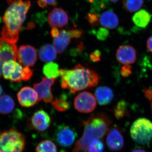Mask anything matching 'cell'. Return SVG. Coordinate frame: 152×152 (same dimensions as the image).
<instances>
[{
    "mask_svg": "<svg viewBox=\"0 0 152 152\" xmlns=\"http://www.w3.org/2000/svg\"><path fill=\"white\" fill-rule=\"evenodd\" d=\"M7 2L9 6L3 17L5 25L2 30V38L10 43L15 44L31 3L23 0H7Z\"/></svg>",
    "mask_w": 152,
    "mask_h": 152,
    "instance_id": "obj_1",
    "label": "cell"
},
{
    "mask_svg": "<svg viewBox=\"0 0 152 152\" xmlns=\"http://www.w3.org/2000/svg\"><path fill=\"white\" fill-rule=\"evenodd\" d=\"M61 87L68 89L73 94L79 91L96 86L100 82L96 72L77 64L72 69L59 70Z\"/></svg>",
    "mask_w": 152,
    "mask_h": 152,
    "instance_id": "obj_2",
    "label": "cell"
},
{
    "mask_svg": "<svg viewBox=\"0 0 152 152\" xmlns=\"http://www.w3.org/2000/svg\"><path fill=\"white\" fill-rule=\"evenodd\" d=\"M111 121L104 113L91 115L83 121L84 131L75 145L73 152H87L89 145L94 139H101L110 129Z\"/></svg>",
    "mask_w": 152,
    "mask_h": 152,
    "instance_id": "obj_3",
    "label": "cell"
},
{
    "mask_svg": "<svg viewBox=\"0 0 152 152\" xmlns=\"http://www.w3.org/2000/svg\"><path fill=\"white\" fill-rule=\"evenodd\" d=\"M25 145L24 136L15 129L0 133V151L2 152H22Z\"/></svg>",
    "mask_w": 152,
    "mask_h": 152,
    "instance_id": "obj_4",
    "label": "cell"
},
{
    "mask_svg": "<svg viewBox=\"0 0 152 152\" xmlns=\"http://www.w3.org/2000/svg\"><path fill=\"white\" fill-rule=\"evenodd\" d=\"M132 139L137 143L145 145L152 140V123L145 118L136 120L130 129Z\"/></svg>",
    "mask_w": 152,
    "mask_h": 152,
    "instance_id": "obj_5",
    "label": "cell"
},
{
    "mask_svg": "<svg viewBox=\"0 0 152 152\" xmlns=\"http://www.w3.org/2000/svg\"><path fill=\"white\" fill-rule=\"evenodd\" d=\"M96 105V99L93 94L88 92H82L74 100L75 108L83 113H88L94 111Z\"/></svg>",
    "mask_w": 152,
    "mask_h": 152,
    "instance_id": "obj_6",
    "label": "cell"
},
{
    "mask_svg": "<svg viewBox=\"0 0 152 152\" xmlns=\"http://www.w3.org/2000/svg\"><path fill=\"white\" fill-rule=\"evenodd\" d=\"M56 79L45 77L41 82L34 84V89L38 95V101L43 100L45 102H51L53 100L52 87L56 82Z\"/></svg>",
    "mask_w": 152,
    "mask_h": 152,
    "instance_id": "obj_7",
    "label": "cell"
},
{
    "mask_svg": "<svg viewBox=\"0 0 152 152\" xmlns=\"http://www.w3.org/2000/svg\"><path fill=\"white\" fill-rule=\"evenodd\" d=\"M55 135L57 142L60 146L64 147L72 146L77 137V134L75 129L65 125L59 126Z\"/></svg>",
    "mask_w": 152,
    "mask_h": 152,
    "instance_id": "obj_8",
    "label": "cell"
},
{
    "mask_svg": "<svg viewBox=\"0 0 152 152\" xmlns=\"http://www.w3.org/2000/svg\"><path fill=\"white\" fill-rule=\"evenodd\" d=\"M37 54L34 47L30 45L20 46L17 52V59L19 62L25 67L34 65L37 61Z\"/></svg>",
    "mask_w": 152,
    "mask_h": 152,
    "instance_id": "obj_9",
    "label": "cell"
},
{
    "mask_svg": "<svg viewBox=\"0 0 152 152\" xmlns=\"http://www.w3.org/2000/svg\"><path fill=\"white\" fill-rule=\"evenodd\" d=\"M31 126L34 129L38 132L46 131L50 126L51 119L47 112L40 110L34 113L31 118Z\"/></svg>",
    "mask_w": 152,
    "mask_h": 152,
    "instance_id": "obj_10",
    "label": "cell"
},
{
    "mask_svg": "<svg viewBox=\"0 0 152 152\" xmlns=\"http://www.w3.org/2000/svg\"><path fill=\"white\" fill-rule=\"evenodd\" d=\"M106 138V143L109 148L112 151H119L124 145V140L121 130L117 126L109 129Z\"/></svg>",
    "mask_w": 152,
    "mask_h": 152,
    "instance_id": "obj_11",
    "label": "cell"
},
{
    "mask_svg": "<svg viewBox=\"0 0 152 152\" xmlns=\"http://www.w3.org/2000/svg\"><path fill=\"white\" fill-rule=\"evenodd\" d=\"M17 97L19 103L25 107L34 106L38 101V95L35 90L29 86L22 88L18 93Z\"/></svg>",
    "mask_w": 152,
    "mask_h": 152,
    "instance_id": "obj_12",
    "label": "cell"
},
{
    "mask_svg": "<svg viewBox=\"0 0 152 152\" xmlns=\"http://www.w3.org/2000/svg\"><path fill=\"white\" fill-rule=\"evenodd\" d=\"M116 57L117 61L124 65L131 64L136 61L137 58L135 49L130 45H123L117 50Z\"/></svg>",
    "mask_w": 152,
    "mask_h": 152,
    "instance_id": "obj_13",
    "label": "cell"
},
{
    "mask_svg": "<svg viewBox=\"0 0 152 152\" xmlns=\"http://www.w3.org/2000/svg\"><path fill=\"white\" fill-rule=\"evenodd\" d=\"M33 70L29 67H23L19 63L16 62L11 71L9 80L14 82L29 80L33 76Z\"/></svg>",
    "mask_w": 152,
    "mask_h": 152,
    "instance_id": "obj_14",
    "label": "cell"
},
{
    "mask_svg": "<svg viewBox=\"0 0 152 152\" xmlns=\"http://www.w3.org/2000/svg\"><path fill=\"white\" fill-rule=\"evenodd\" d=\"M49 24L53 27L62 28L69 21V17L63 9L56 8L49 13L48 18Z\"/></svg>",
    "mask_w": 152,
    "mask_h": 152,
    "instance_id": "obj_15",
    "label": "cell"
},
{
    "mask_svg": "<svg viewBox=\"0 0 152 152\" xmlns=\"http://www.w3.org/2000/svg\"><path fill=\"white\" fill-rule=\"evenodd\" d=\"M17 52L15 44L10 43L0 37V57L4 63L10 60L16 61Z\"/></svg>",
    "mask_w": 152,
    "mask_h": 152,
    "instance_id": "obj_16",
    "label": "cell"
},
{
    "mask_svg": "<svg viewBox=\"0 0 152 152\" xmlns=\"http://www.w3.org/2000/svg\"><path fill=\"white\" fill-rule=\"evenodd\" d=\"M99 23L103 27L113 29L118 26L119 20L116 14L113 11L107 10L99 16Z\"/></svg>",
    "mask_w": 152,
    "mask_h": 152,
    "instance_id": "obj_17",
    "label": "cell"
},
{
    "mask_svg": "<svg viewBox=\"0 0 152 152\" xmlns=\"http://www.w3.org/2000/svg\"><path fill=\"white\" fill-rule=\"evenodd\" d=\"M95 96L100 105H106L110 103L113 99V92L109 87L100 86L96 89Z\"/></svg>",
    "mask_w": 152,
    "mask_h": 152,
    "instance_id": "obj_18",
    "label": "cell"
},
{
    "mask_svg": "<svg viewBox=\"0 0 152 152\" xmlns=\"http://www.w3.org/2000/svg\"><path fill=\"white\" fill-rule=\"evenodd\" d=\"M71 37L68 31L63 30L60 31L59 35L54 39L53 43L57 53H62L65 50L70 44Z\"/></svg>",
    "mask_w": 152,
    "mask_h": 152,
    "instance_id": "obj_19",
    "label": "cell"
},
{
    "mask_svg": "<svg viewBox=\"0 0 152 152\" xmlns=\"http://www.w3.org/2000/svg\"><path fill=\"white\" fill-rule=\"evenodd\" d=\"M39 55L41 61L44 62H53L57 58V51L54 47L50 44L43 45L40 48Z\"/></svg>",
    "mask_w": 152,
    "mask_h": 152,
    "instance_id": "obj_20",
    "label": "cell"
},
{
    "mask_svg": "<svg viewBox=\"0 0 152 152\" xmlns=\"http://www.w3.org/2000/svg\"><path fill=\"white\" fill-rule=\"evenodd\" d=\"M152 19V15L145 10L138 11L133 15V23L139 28H145L149 25Z\"/></svg>",
    "mask_w": 152,
    "mask_h": 152,
    "instance_id": "obj_21",
    "label": "cell"
},
{
    "mask_svg": "<svg viewBox=\"0 0 152 152\" xmlns=\"http://www.w3.org/2000/svg\"><path fill=\"white\" fill-rule=\"evenodd\" d=\"M15 107V101L11 96L4 95L0 97V113L4 115L10 113Z\"/></svg>",
    "mask_w": 152,
    "mask_h": 152,
    "instance_id": "obj_22",
    "label": "cell"
},
{
    "mask_svg": "<svg viewBox=\"0 0 152 152\" xmlns=\"http://www.w3.org/2000/svg\"><path fill=\"white\" fill-rule=\"evenodd\" d=\"M51 103L56 110L60 112H65L70 107V104L66 95H62L59 97L56 98Z\"/></svg>",
    "mask_w": 152,
    "mask_h": 152,
    "instance_id": "obj_23",
    "label": "cell"
},
{
    "mask_svg": "<svg viewBox=\"0 0 152 152\" xmlns=\"http://www.w3.org/2000/svg\"><path fill=\"white\" fill-rule=\"evenodd\" d=\"M43 72L48 78H56L60 76L58 65L53 62L48 63L44 66Z\"/></svg>",
    "mask_w": 152,
    "mask_h": 152,
    "instance_id": "obj_24",
    "label": "cell"
},
{
    "mask_svg": "<svg viewBox=\"0 0 152 152\" xmlns=\"http://www.w3.org/2000/svg\"><path fill=\"white\" fill-rule=\"evenodd\" d=\"M144 0H123V5L126 11L130 12H137L141 9Z\"/></svg>",
    "mask_w": 152,
    "mask_h": 152,
    "instance_id": "obj_25",
    "label": "cell"
},
{
    "mask_svg": "<svg viewBox=\"0 0 152 152\" xmlns=\"http://www.w3.org/2000/svg\"><path fill=\"white\" fill-rule=\"evenodd\" d=\"M128 104L124 100L119 101L113 109L115 116L117 119H121L128 115Z\"/></svg>",
    "mask_w": 152,
    "mask_h": 152,
    "instance_id": "obj_26",
    "label": "cell"
},
{
    "mask_svg": "<svg viewBox=\"0 0 152 152\" xmlns=\"http://www.w3.org/2000/svg\"><path fill=\"white\" fill-rule=\"evenodd\" d=\"M36 151V152H58L56 145L49 140L41 142L37 146Z\"/></svg>",
    "mask_w": 152,
    "mask_h": 152,
    "instance_id": "obj_27",
    "label": "cell"
},
{
    "mask_svg": "<svg viewBox=\"0 0 152 152\" xmlns=\"http://www.w3.org/2000/svg\"><path fill=\"white\" fill-rule=\"evenodd\" d=\"M104 149L103 142L100 139H94L90 142L88 150L89 152H102Z\"/></svg>",
    "mask_w": 152,
    "mask_h": 152,
    "instance_id": "obj_28",
    "label": "cell"
},
{
    "mask_svg": "<svg viewBox=\"0 0 152 152\" xmlns=\"http://www.w3.org/2000/svg\"><path fill=\"white\" fill-rule=\"evenodd\" d=\"M86 18L92 26H97L99 23V16L97 14L91 12L87 15Z\"/></svg>",
    "mask_w": 152,
    "mask_h": 152,
    "instance_id": "obj_29",
    "label": "cell"
},
{
    "mask_svg": "<svg viewBox=\"0 0 152 152\" xmlns=\"http://www.w3.org/2000/svg\"><path fill=\"white\" fill-rule=\"evenodd\" d=\"M109 32L106 28H102L99 29L96 33V37L98 39L104 41L108 37Z\"/></svg>",
    "mask_w": 152,
    "mask_h": 152,
    "instance_id": "obj_30",
    "label": "cell"
},
{
    "mask_svg": "<svg viewBox=\"0 0 152 152\" xmlns=\"http://www.w3.org/2000/svg\"><path fill=\"white\" fill-rule=\"evenodd\" d=\"M121 74L124 77H128L132 74V66L129 64L124 65L121 69Z\"/></svg>",
    "mask_w": 152,
    "mask_h": 152,
    "instance_id": "obj_31",
    "label": "cell"
},
{
    "mask_svg": "<svg viewBox=\"0 0 152 152\" xmlns=\"http://www.w3.org/2000/svg\"><path fill=\"white\" fill-rule=\"evenodd\" d=\"M57 0H38V5L41 7L45 8L49 5L55 6L57 4Z\"/></svg>",
    "mask_w": 152,
    "mask_h": 152,
    "instance_id": "obj_32",
    "label": "cell"
},
{
    "mask_svg": "<svg viewBox=\"0 0 152 152\" xmlns=\"http://www.w3.org/2000/svg\"><path fill=\"white\" fill-rule=\"evenodd\" d=\"M90 59L94 62L100 61L101 59V53L99 50H96L92 52L90 56Z\"/></svg>",
    "mask_w": 152,
    "mask_h": 152,
    "instance_id": "obj_33",
    "label": "cell"
},
{
    "mask_svg": "<svg viewBox=\"0 0 152 152\" xmlns=\"http://www.w3.org/2000/svg\"><path fill=\"white\" fill-rule=\"evenodd\" d=\"M68 32L71 39L72 38L78 39L80 38L84 33L83 31L77 29L69 30V31H68Z\"/></svg>",
    "mask_w": 152,
    "mask_h": 152,
    "instance_id": "obj_34",
    "label": "cell"
},
{
    "mask_svg": "<svg viewBox=\"0 0 152 152\" xmlns=\"http://www.w3.org/2000/svg\"><path fill=\"white\" fill-rule=\"evenodd\" d=\"M144 93L145 97L150 101L151 104L152 105V89L145 88Z\"/></svg>",
    "mask_w": 152,
    "mask_h": 152,
    "instance_id": "obj_35",
    "label": "cell"
},
{
    "mask_svg": "<svg viewBox=\"0 0 152 152\" xmlns=\"http://www.w3.org/2000/svg\"><path fill=\"white\" fill-rule=\"evenodd\" d=\"M60 31H59L58 28L56 27L52 28L51 31V35L52 37L54 38H57L59 35Z\"/></svg>",
    "mask_w": 152,
    "mask_h": 152,
    "instance_id": "obj_36",
    "label": "cell"
},
{
    "mask_svg": "<svg viewBox=\"0 0 152 152\" xmlns=\"http://www.w3.org/2000/svg\"><path fill=\"white\" fill-rule=\"evenodd\" d=\"M147 48L149 51L152 53V36L150 37L147 40Z\"/></svg>",
    "mask_w": 152,
    "mask_h": 152,
    "instance_id": "obj_37",
    "label": "cell"
},
{
    "mask_svg": "<svg viewBox=\"0 0 152 152\" xmlns=\"http://www.w3.org/2000/svg\"><path fill=\"white\" fill-rule=\"evenodd\" d=\"M107 1H109L110 2L113 3V4H116V3H117L118 1L119 0H102V3L104 6H105V2ZM98 3H99L98 5H99V7L102 8L103 7L102 4V0H99V1H98Z\"/></svg>",
    "mask_w": 152,
    "mask_h": 152,
    "instance_id": "obj_38",
    "label": "cell"
},
{
    "mask_svg": "<svg viewBox=\"0 0 152 152\" xmlns=\"http://www.w3.org/2000/svg\"><path fill=\"white\" fill-rule=\"evenodd\" d=\"M4 64V62H3L2 60L1 59V57H0V77H1L2 74L3 66Z\"/></svg>",
    "mask_w": 152,
    "mask_h": 152,
    "instance_id": "obj_39",
    "label": "cell"
},
{
    "mask_svg": "<svg viewBox=\"0 0 152 152\" xmlns=\"http://www.w3.org/2000/svg\"><path fill=\"white\" fill-rule=\"evenodd\" d=\"M132 152H146L145 150L142 149H136L133 151Z\"/></svg>",
    "mask_w": 152,
    "mask_h": 152,
    "instance_id": "obj_40",
    "label": "cell"
},
{
    "mask_svg": "<svg viewBox=\"0 0 152 152\" xmlns=\"http://www.w3.org/2000/svg\"><path fill=\"white\" fill-rule=\"evenodd\" d=\"M3 93V89L2 88V87H1V86H0V96H1V94H2Z\"/></svg>",
    "mask_w": 152,
    "mask_h": 152,
    "instance_id": "obj_41",
    "label": "cell"
},
{
    "mask_svg": "<svg viewBox=\"0 0 152 152\" xmlns=\"http://www.w3.org/2000/svg\"><path fill=\"white\" fill-rule=\"evenodd\" d=\"M0 152H1V151H0Z\"/></svg>",
    "mask_w": 152,
    "mask_h": 152,
    "instance_id": "obj_42",
    "label": "cell"
}]
</instances>
